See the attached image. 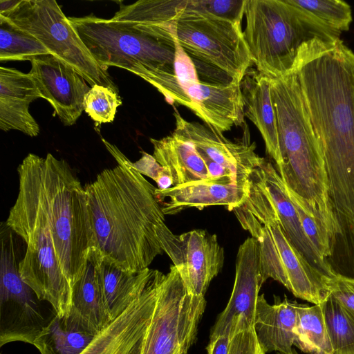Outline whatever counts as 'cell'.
Masks as SVG:
<instances>
[{
    "instance_id": "cell-2",
    "label": "cell",
    "mask_w": 354,
    "mask_h": 354,
    "mask_svg": "<svg viewBox=\"0 0 354 354\" xmlns=\"http://www.w3.org/2000/svg\"><path fill=\"white\" fill-rule=\"evenodd\" d=\"M102 140L118 165L84 185L95 248L104 261L138 272L164 252L156 227L165 223V215L157 187L116 146Z\"/></svg>"
},
{
    "instance_id": "cell-27",
    "label": "cell",
    "mask_w": 354,
    "mask_h": 354,
    "mask_svg": "<svg viewBox=\"0 0 354 354\" xmlns=\"http://www.w3.org/2000/svg\"><path fill=\"white\" fill-rule=\"evenodd\" d=\"M95 335L64 326L55 315L33 342L41 354H80Z\"/></svg>"
},
{
    "instance_id": "cell-33",
    "label": "cell",
    "mask_w": 354,
    "mask_h": 354,
    "mask_svg": "<svg viewBox=\"0 0 354 354\" xmlns=\"http://www.w3.org/2000/svg\"><path fill=\"white\" fill-rule=\"evenodd\" d=\"M245 0H187L186 8L241 25Z\"/></svg>"
},
{
    "instance_id": "cell-1",
    "label": "cell",
    "mask_w": 354,
    "mask_h": 354,
    "mask_svg": "<svg viewBox=\"0 0 354 354\" xmlns=\"http://www.w3.org/2000/svg\"><path fill=\"white\" fill-rule=\"evenodd\" d=\"M293 70L323 151L333 212L354 222V53L340 39L317 41Z\"/></svg>"
},
{
    "instance_id": "cell-32",
    "label": "cell",
    "mask_w": 354,
    "mask_h": 354,
    "mask_svg": "<svg viewBox=\"0 0 354 354\" xmlns=\"http://www.w3.org/2000/svg\"><path fill=\"white\" fill-rule=\"evenodd\" d=\"M284 186L297 209L304 232L315 250L326 260L333 257L334 247L327 232L308 211L299 196L285 183Z\"/></svg>"
},
{
    "instance_id": "cell-29",
    "label": "cell",
    "mask_w": 354,
    "mask_h": 354,
    "mask_svg": "<svg viewBox=\"0 0 354 354\" xmlns=\"http://www.w3.org/2000/svg\"><path fill=\"white\" fill-rule=\"evenodd\" d=\"M321 304L334 354H354V317L330 292Z\"/></svg>"
},
{
    "instance_id": "cell-11",
    "label": "cell",
    "mask_w": 354,
    "mask_h": 354,
    "mask_svg": "<svg viewBox=\"0 0 354 354\" xmlns=\"http://www.w3.org/2000/svg\"><path fill=\"white\" fill-rule=\"evenodd\" d=\"M205 297L189 293L176 268L165 274L142 354H182L196 340Z\"/></svg>"
},
{
    "instance_id": "cell-10",
    "label": "cell",
    "mask_w": 354,
    "mask_h": 354,
    "mask_svg": "<svg viewBox=\"0 0 354 354\" xmlns=\"http://www.w3.org/2000/svg\"><path fill=\"white\" fill-rule=\"evenodd\" d=\"M75 30L102 67L129 70L136 64L174 69L175 46L162 43L131 25L93 15L68 17Z\"/></svg>"
},
{
    "instance_id": "cell-16",
    "label": "cell",
    "mask_w": 354,
    "mask_h": 354,
    "mask_svg": "<svg viewBox=\"0 0 354 354\" xmlns=\"http://www.w3.org/2000/svg\"><path fill=\"white\" fill-rule=\"evenodd\" d=\"M174 132L190 140L202 157L231 170L239 178L246 180L260 167L266 159L255 153L256 146L251 143L248 131L241 142H233L221 131L197 122H189L178 113H174Z\"/></svg>"
},
{
    "instance_id": "cell-39",
    "label": "cell",
    "mask_w": 354,
    "mask_h": 354,
    "mask_svg": "<svg viewBox=\"0 0 354 354\" xmlns=\"http://www.w3.org/2000/svg\"><path fill=\"white\" fill-rule=\"evenodd\" d=\"M182 354H188V352H185V353H183Z\"/></svg>"
},
{
    "instance_id": "cell-30",
    "label": "cell",
    "mask_w": 354,
    "mask_h": 354,
    "mask_svg": "<svg viewBox=\"0 0 354 354\" xmlns=\"http://www.w3.org/2000/svg\"><path fill=\"white\" fill-rule=\"evenodd\" d=\"M0 27V61H31L36 57L50 54L35 37L1 16Z\"/></svg>"
},
{
    "instance_id": "cell-24",
    "label": "cell",
    "mask_w": 354,
    "mask_h": 354,
    "mask_svg": "<svg viewBox=\"0 0 354 354\" xmlns=\"http://www.w3.org/2000/svg\"><path fill=\"white\" fill-rule=\"evenodd\" d=\"M153 156L169 173L173 187L209 178L206 165L189 140L174 131L160 140L150 138Z\"/></svg>"
},
{
    "instance_id": "cell-28",
    "label": "cell",
    "mask_w": 354,
    "mask_h": 354,
    "mask_svg": "<svg viewBox=\"0 0 354 354\" xmlns=\"http://www.w3.org/2000/svg\"><path fill=\"white\" fill-rule=\"evenodd\" d=\"M309 19L339 37L349 30L353 21L350 6L340 0H289Z\"/></svg>"
},
{
    "instance_id": "cell-38",
    "label": "cell",
    "mask_w": 354,
    "mask_h": 354,
    "mask_svg": "<svg viewBox=\"0 0 354 354\" xmlns=\"http://www.w3.org/2000/svg\"><path fill=\"white\" fill-rule=\"evenodd\" d=\"M19 0L0 1V14L7 12L13 9Z\"/></svg>"
},
{
    "instance_id": "cell-5",
    "label": "cell",
    "mask_w": 354,
    "mask_h": 354,
    "mask_svg": "<svg viewBox=\"0 0 354 354\" xmlns=\"http://www.w3.org/2000/svg\"><path fill=\"white\" fill-rule=\"evenodd\" d=\"M248 179V198L233 212L241 227L257 242L263 282L271 278L296 297L321 304L329 295L327 281L330 277L315 269L286 236L259 168Z\"/></svg>"
},
{
    "instance_id": "cell-4",
    "label": "cell",
    "mask_w": 354,
    "mask_h": 354,
    "mask_svg": "<svg viewBox=\"0 0 354 354\" xmlns=\"http://www.w3.org/2000/svg\"><path fill=\"white\" fill-rule=\"evenodd\" d=\"M43 209L62 272L72 288L82 277L95 239L84 189L64 160L29 153L19 165Z\"/></svg>"
},
{
    "instance_id": "cell-20",
    "label": "cell",
    "mask_w": 354,
    "mask_h": 354,
    "mask_svg": "<svg viewBox=\"0 0 354 354\" xmlns=\"http://www.w3.org/2000/svg\"><path fill=\"white\" fill-rule=\"evenodd\" d=\"M41 97L29 73L13 68H0V129L18 130L35 137L39 127L29 112V105Z\"/></svg>"
},
{
    "instance_id": "cell-23",
    "label": "cell",
    "mask_w": 354,
    "mask_h": 354,
    "mask_svg": "<svg viewBox=\"0 0 354 354\" xmlns=\"http://www.w3.org/2000/svg\"><path fill=\"white\" fill-rule=\"evenodd\" d=\"M296 301L275 299L273 304L260 295L257 305L254 330L259 344L265 353L277 351L295 354L297 308Z\"/></svg>"
},
{
    "instance_id": "cell-8",
    "label": "cell",
    "mask_w": 354,
    "mask_h": 354,
    "mask_svg": "<svg viewBox=\"0 0 354 354\" xmlns=\"http://www.w3.org/2000/svg\"><path fill=\"white\" fill-rule=\"evenodd\" d=\"M186 3L182 0L176 13L160 23L134 27L169 45L175 40L191 59L218 68L241 82L252 64L241 25L188 9Z\"/></svg>"
},
{
    "instance_id": "cell-15",
    "label": "cell",
    "mask_w": 354,
    "mask_h": 354,
    "mask_svg": "<svg viewBox=\"0 0 354 354\" xmlns=\"http://www.w3.org/2000/svg\"><path fill=\"white\" fill-rule=\"evenodd\" d=\"M28 73L41 97L53 106L65 126L73 125L82 115L90 87L77 71L53 55L33 58Z\"/></svg>"
},
{
    "instance_id": "cell-6",
    "label": "cell",
    "mask_w": 354,
    "mask_h": 354,
    "mask_svg": "<svg viewBox=\"0 0 354 354\" xmlns=\"http://www.w3.org/2000/svg\"><path fill=\"white\" fill-rule=\"evenodd\" d=\"M243 31L257 70L270 78L291 73L314 41L335 43L339 37L309 19L289 0H245Z\"/></svg>"
},
{
    "instance_id": "cell-25",
    "label": "cell",
    "mask_w": 354,
    "mask_h": 354,
    "mask_svg": "<svg viewBox=\"0 0 354 354\" xmlns=\"http://www.w3.org/2000/svg\"><path fill=\"white\" fill-rule=\"evenodd\" d=\"M98 280L102 297L113 322L144 292L157 270L149 268L131 272L100 259Z\"/></svg>"
},
{
    "instance_id": "cell-34",
    "label": "cell",
    "mask_w": 354,
    "mask_h": 354,
    "mask_svg": "<svg viewBox=\"0 0 354 354\" xmlns=\"http://www.w3.org/2000/svg\"><path fill=\"white\" fill-rule=\"evenodd\" d=\"M131 165L143 176L153 180L160 189H166L173 187V180L169 171L161 166L155 158L142 151V157Z\"/></svg>"
},
{
    "instance_id": "cell-14",
    "label": "cell",
    "mask_w": 354,
    "mask_h": 354,
    "mask_svg": "<svg viewBox=\"0 0 354 354\" xmlns=\"http://www.w3.org/2000/svg\"><path fill=\"white\" fill-rule=\"evenodd\" d=\"M164 275L157 270L144 292L80 354H142Z\"/></svg>"
},
{
    "instance_id": "cell-22",
    "label": "cell",
    "mask_w": 354,
    "mask_h": 354,
    "mask_svg": "<svg viewBox=\"0 0 354 354\" xmlns=\"http://www.w3.org/2000/svg\"><path fill=\"white\" fill-rule=\"evenodd\" d=\"M244 115L259 129L275 166L281 162L277 120L271 94V78L250 68L241 82Z\"/></svg>"
},
{
    "instance_id": "cell-31",
    "label": "cell",
    "mask_w": 354,
    "mask_h": 354,
    "mask_svg": "<svg viewBox=\"0 0 354 354\" xmlns=\"http://www.w3.org/2000/svg\"><path fill=\"white\" fill-rule=\"evenodd\" d=\"M122 102L118 93L111 88L95 84L86 93L84 100V109L95 122H112L117 109Z\"/></svg>"
},
{
    "instance_id": "cell-3",
    "label": "cell",
    "mask_w": 354,
    "mask_h": 354,
    "mask_svg": "<svg viewBox=\"0 0 354 354\" xmlns=\"http://www.w3.org/2000/svg\"><path fill=\"white\" fill-rule=\"evenodd\" d=\"M271 94L281 157L276 170L325 230L335 247L340 230L330 200L324 156L295 71L271 78Z\"/></svg>"
},
{
    "instance_id": "cell-21",
    "label": "cell",
    "mask_w": 354,
    "mask_h": 354,
    "mask_svg": "<svg viewBox=\"0 0 354 354\" xmlns=\"http://www.w3.org/2000/svg\"><path fill=\"white\" fill-rule=\"evenodd\" d=\"M259 170L265 189L289 241L315 269L328 277L334 276L337 272L328 261L318 254L306 236L297 209L276 168L266 160Z\"/></svg>"
},
{
    "instance_id": "cell-9",
    "label": "cell",
    "mask_w": 354,
    "mask_h": 354,
    "mask_svg": "<svg viewBox=\"0 0 354 354\" xmlns=\"http://www.w3.org/2000/svg\"><path fill=\"white\" fill-rule=\"evenodd\" d=\"M0 16L35 37L51 55L73 68L91 87L97 84L118 93L107 68L97 62L57 1L19 0L13 9Z\"/></svg>"
},
{
    "instance_id": "cell-19",
    "label": "cell",
    "mask_w": 354,
    "mask_h": 354,
    "mask_svg": "<svg viewBox=\"0 0 354 354\" xmlns=\"http://www.w3.org/2000/svg\"><path fill=\"white\" fill-rule=\"evenodd\" d=\"M100 259L96 248H92L85 270L73 287L69 315L62 319L65 327L93 335L102 332L112 322L99 284L97 269Z\"/></svg>"
},
{
    "instance_id": "cell-35",
    "label": "cell",
    "mask_w": 354,
    "mask_h": 354,
    "mask_svg": "<svg viewBox=\"0 0 354 354\" xmlns=\"http://www.w3.org/2000/svg\"><path fill=\"white\" fill-rule=\"evenodd\" d=\"M330 294L354 317V278L336 273L327 282Z\"/></svg>"
},
{
    "instance_id": "cell-7",
    "label": "cell",
    "mask_w": 354,
    "mask_h": 354,
    "mask_svg": "<svg viewBox=\"0 0 354 354\" xmlns=\"http://www.w3.org/2000/svg\"><path fill=\"white\" fill-rule=\"evenodd\" d=\"M19 193L6 223L26 243L19 266L22 280L41 301L49 303L56 315L66 318L72 304L73 288L57 260L46 216L33 187L19 168Z\"/></svg>"
},
{
    "instance_id": "cell-36",
    "label": "cell",
    "mask_w": 354,
    "mask_h": 354,
    "mask_svg": "<svg viewBox=\"0 0 354 354\" xmlns=\"http://www.w3.org/2000/svg\"><path fill=\"white\" fill-rule=\"evenodd\" d=\"M228 354H266L261 348L254 328L240 333L230 341Z\"/></svg>"
},
{
    "instance_id": "cell-37",
    "label": "cell",
    "mask_w": 354,
    "mask_h": 354,
    "mask_svg": "<svg viewBox=\"0 0 354 354\" xmlns=\"http://www.w3.org/2000/svg\"><path fill=\"white\" fill-rule=\"evenodd\" d=\"M231 339L225 336H219L209 340L207 346V354H228Z\"/></svg>"
},
{
    "instance_id": "cell-13",
    "label": "cell",
    "mask_w": 354,
    "mask_h": 354,
    "mask_svg": "<svg viewBox=\"0 0 354 354\" xmlns=\"http://www.w3.org/2000/svg\"><path fill=\"white\" fill-rule=\"evenodd\" d=\"M235 268L230 298L212 329L209 340L219 336L232 339L254 326L259 291L264 282L260 272L259 247L254 238L248 237L240 245Z\"/></svg>"
},
{
    "instance_id": "cell-18",
    "label": "cell",
    "mask_w": 354,
    "mask_h": 354,
    "mask_svg": "<svg viewBox=\"0 0 354 354\" xmlns=\"http://www.w3.org/2000/svg\"><path fill=\"white\" fill-rule=\"evenodd\" d=\"M248 192V178L241 180L231 176L207 178L166 189H156L160 202L168 199L162 206L165 215L174 214L188 207L201 210L212 205H224L233 211L245 201Z\"/></svg>"
},
{
    "instance_id": "cell-17",
    "label": "cell",
    "mask_w": 354,
    "mask_h": 354,
    "mask_svg": "<svg viewBox=\"0 0 354 354\" xmlns=\"http://www.w3.org/2000/svg\"><path fill=\"white\" fill-rule=\"evenodd\" d=\"M41 301L24 281L0 284V347L12 342L33 344L53 318L44 315Z\"/></svg>"
},
{
    "instance_id": "cell-40",
    "label": "cell",
    "mask_w": 354,
    "mask_h": 354,
    "mask_svg": "<svg viewBox=\"0 0 354 354\" xmlns=\"http://www.w3.org/2000/svg\"><path fill=\"white\" fill-rule=\"evenodd\" d=\"M277 354H283V353H277Z\"/></svg>"
},
{
    "instance_id": "cell-26",
    "label": "cell",
    "mask_w": 354,
    "mask_h": 354,
    "mask_svg": "<svg viewBox=\"0 0 354 354\" xmlns=\"http://www.w3.org/2000/svg\"><path fill=\"white\" fill-rule=\"evenodd\" d=\"M295 346L308 354H334L322 304H299Z\"/></svg>"
},
{
    "instance_id": "cell-12",
    "label": "cell",
    "mask_w": 354,
    "mask_h": 354,
    "mask_svg": "<svg viewBox=\"0 0 354 354\" xmlns=\"http://www.w3.org/2000/svg\"><path fill=\"white\" fill-rule=\"evenodd\" d=\"M156 233L162 250L178 270L187 292L205 297L210 282L224 265V249L216 235L204 230L174 234L165 223L156 227Z\"/></svg>"
}]
</instances>
